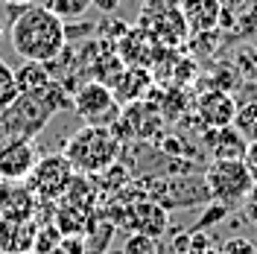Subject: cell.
Segmentation results:
<instances>
[{"label":"cell","instance_id":"obj_1","mask_svg":"<svg viewBox=\"0 0 257 254\" xmlns=\"http://www.w3.org/2000/svg\"><path fill=\"white\" fill-rule=\"evenodd\" d=\"M9 44L24 62L50 64L62 56L67 47L64 35V21L56 18L44 6H21L12 12V27H9Z\"/></svg>","mask_w":257,"mask_h":254},{"label":"cell","instance_id":"obj_2","mask_svg":"<svg viewBox=\"0 0 257 254\" xmlns=\"http://www.w3.org/2000/svg\"><path fill=\"white\" fill-rule=\"evenodd\" d=\"M62 108H70V91L62 82H50L47 88L32 91V94H18L12 105L0 111V132L6 138H27L35 141V135L47 126L50 120Z\"/></svg>","mask_w":257,"mask_h":254},{"label":"cell","instance_id":"obj_3","mask_svg":"<svg viewBox=\"0 0 257 254\" xmlns=\"http://www.w3.org/2000/svg\"><path fill=\"white\" fill-rule=\"evenodd\" d=\"M120 152H123V143L117 141L111 129L102 126H82L76 135H70V141L62 149V155L70 161L73 173L79 175L105 173L111 164L120 161Z\"/></svg>","mask_w":257,"mask_h":254},{"label":"cell","instance_id":"obj_4","mask_svg":"<svg viewBox=\"0 0 257 254\" xmlns=\"http://www.w3.org/2000/svg\"><path fill=\"white\" fill-rule=\"evenodd\" d=\"M202 178L208 184L210 202L222 205L225 210L240 207L254 187V178L245 170L242 161H210Z\"/></svg>","mask_w":257,"mask_h":254},{"label":"cell","instance_id":"obj_5","mask_svg":"<svg viewBox=\"0 0 257 254\" xmlns=\"http://www.w3.org/2000/svg\"><path fill=\"white\" fill-rule=\"evenodd\" d=\"M138 27H144L161 47L181 50L190 38V30L181 15V0H146Z\"/></svg>","mask_w":257,"mask_h":254},{"label":"cell","instance_id":"obj_6","mask_svg":"<svg viewBox=\"0 0 257 254\" xmlns=\"http://www.w3.org/2000/svg\"><path fill=\"white\" fill-rule=\"evenodd\" d=\"M70 108L85 126H102V129H111L120 120V111H123V105L117 102L111 88L94 79H85L70 94Z\"/></svg>","mask_w":257,"mask_h":254},{"label":"cell","instance_id":"obj_7","mask_svg":"<svg viewBox=\"0 0 257 254\" xmlns=\"http://www.w3.org/2000/svg\"><path fill=\"white\" fill-rule=\"evenodd\" d=\"M146 199H152L155 205H161L167 213L176 207H199L210 205V193L202 175L184 173L178 178H158L152 181V187L146 190Z\"/></svg>","mask_w":257,"mask_h":254},{"label":"cell","instance_id":"obj_8","mask_svg":"<svg viewBox=\"0 0 257 254\" xmlns=\"http://www.w3.org/2000/svg\"><path fill=\"white\" fill-rule=\"evenodd\" d=\"M73 175L76 173H73L70 161L64 158L62 152L44 155V158L35 161L32 173L27 175V190H30L35 199H41V202H56V199H62L64 190L70 187Z\"/></svg>","mask_w":257,"mask_h":254},{"label":"cell","instance_id":"obj_9","mask_svg":"<svg viewBox=\"0 0 257 254\" xmlns=\"http://www.w3.org/2000/svg\"><path fill=\"white\" fill-rule=\"evenodd\" d=\"M161 126H164V117L161 108L155 105V99H138V102H128L120 111V120L111 126V132L117 135V141H158L161 138Z\"/></svg>","mask_w":257,"mask_h":254},{"label":"cell","instance_id":"obj_10","mask_svg":"<svg viewBox=\"0 0 257 254\" xmlns=\"http://www.w3.org/2000/svg\"><path fill=\"white\" fill-rule=\"evenodd\" d=\"M149 73H152V82L158 88H184L187 82L196 79V62L181 56L173 47H161L158 59L149 67Z\"/></svg>","mask_w":257,"mask_h":254},{"label":"cell","instance_id":"obj_11","mask_svg":"<svg viewBox=\"0 0 257 254\" xmlns=\"http://www.w3.org/2000/svg\"><path fill=\"white\" fill-rule=\"evenodd\" d=\"M35 161H38L35 141L9 138L6 143H0V178L3 181H27Z\"/></svg>","mask_w":257,"mask_h":254},{"label":"cell","instance_id":"obj_12","mask_svg":"<svg viewBox=\"0 0 257 254\" xmlns=\"http://www.w3.org/2000/svg\"><path fill=\"white\" fill-rule=\"evenodd\" d=\"M114 53L120 56V62L126 64V67H144V70H149L152 62L158 59L161 44L144 30V27L135 24V27H128L126 35L114 44Z\"/></svg>","mask_w":257,"mask_h":254},{"label":"cell","instance_id":"obj_13","mask_svg":"<svg viewBox=\"0 0 257 254\" xmlns=\"http://www.w3.org/2000/svg\"><path fill=\"white\" fill-rule=\"evenodd\" d=\"M167 222H170L167 210L155 205L152 199H135L128 207H123V216L117 219V225L132 228V234H146L155 239L167 231Z\"/></svg>","mask_w":257,"mask_h":254},{"label":"cell","instance_id":"obj_14","mask_svg":"<svg viewBox=\"0 0 257 254\" xmlns=\"http://www.w3.org/2000/svg\"><path fill=\"white\" fill-rule=\"evenodd\" d=\"M193 111L202 129H222L234 123L237 114V99L228 91H205L193 99Z\"/></svg>","mask_w":257,"mask_h":254},{"label":"cell","instance_id":"obj_15","mask_svg":"<svg viewBox=\"0 0 257 254\" xmlns=\"http://www.w3.org/2000/svg\"><path fill=\"white\" fill-rule=\"evenodd\" d=\"M181 15L190 35L216 32L222 21V3L219 0H181Z\"/></svg>","mask_w":257,"mask_h":254},{"label":"cell","instance_id":"obj_16","mask_svg":"<svg viewBox=\"0 0 257 254\" xmlns=\"http://www.w3.org/2000/svg\"><path fill=\"white\" fill-rule=\"evenodd\" d=\"M205 146L213 161H242L248 141L234 126L222 129H205Z\"/></svg>","mask_w":257,"mask_h":254},{"label":"cell","instance_id":"obj_17","mask_svg":"<svg viewBox=\"0 0 257 254\" xmlns=\"http://www.w3.org/2000/svg\"><path fill=\"white\" fill-rule=\"evenodd\" d=\"M152 88H155L152 73L144 70V67H123V73L111 82V94L117 96V102H120V105H128V102L146 99Z\"/></svg>","mask_w":257,"mask_h":254},{"label":"cell","instance_id":"obj_18","mask_svg":"<svg viewBox=\"0 0 257 254\" xmlns=\"http://www.w3.org/2000/svg\"><path fill=\"white\" fill-rule=\"evenodd\" d=\"M35 242V228L27 219H0V254H27Z\"/></svg>","mask_w":257,"mask_h":254},{"label":"cell","instance_id":"obj_19","mask_svg":"<svg viewBox=\"0 0 257 254\" xmlns=\"http://www.w3.org/2000/svg\"><path fill=\"white\" fill-rule=\"evenodd\" d=\"M53 82V73H50L47 64H38V62H24L15 70V85H18V94H32V91H41Z\"/></svg>","mask_w":257,"mask_h":254},{"label":"cell","instance_id":"obj_20","mask_svg":"<svg viewBox=\"0 0 257 254\" xmlns=\"http://www.w3.org/2000/svg\"><path fill=\"white\" fill-rule=\"evenodd\" d=\"M41 6L50 9L56 18H62L64 24H67V21H76V18L85 15L94 6V0H44Z\"/></svg>","mask_w":257,"mask_h":254},{"label":"cell","instance_id":"obj_21","mask_svg":"<svg viewBox=\"0 0 257 254\" xmlns=\"http://www.w3.org/2000/svg\"><path fill=\"white\" fill-rule=\"evenodd\" d=\"M231 126L237 129L248 143L257 141V102L237 105V114H234V123H231Z\"/></svg>","mask_w":257,"mask_h":254},{"label":"cell","instance_id":"obj_22","mask_svg":"<svg viewBox=\"0 0 257 254\" xmlns=\"http://www.w3.org/2000/svg\"><path fill=\"white\" fill-rule=\"evenodd\" d=\"M18 96V85H15V70L6 62H0V111L6 105H12Z\"/></svg>","mask_w":257,"mask_h":254},{"label":"cell","instance_id":"obj_23","mask_svg":"<svg viewBox=\"0 0 257 254\" xmlns=\"http://www.w3.org/2000/svg\"><path fill=\"white\" fill-rule=\"evenodd\" d=\"M62 245V231L59 228H41L35 231V242H32V251L35 254H53L56 248Z\"/></svg>","mask_w":257,"mask_h":254},{"label":"cell","instance_id":"obj_24","mask_svg":"<svg viewBox=\"0 0 257 254\" xmlns=\"http://www.w3.org/2000/svg\"><path fill=\"white\" fill-rule=\"evenodd\" d=\"M158 239L146 237V234H128L123 242V251L120 254H158Z\"/></svg>","mask_w":257,"mask_h":254},{"label":"cell","instance_id":"obj_25","mask_svg":"<svg viewBox=\"0 0 257 254\" xmlns=\"http://www.w3.org/2000/svg\"><path fill=\"white\" fill-rule=\"evenodd\" d=\"M219 254H257V248L251 245V242H248V239L234 237V239H228V242H225Z\"/></svg>","mask_w":257,"mask_h":254},{"label":"cell","instance_id":"obj_26","mask_svg":"<svg viewBox=\"0 0 257 254\" xmlns=\"http://www.w3.org/2000/svg\"><path fill=\"white\" fill-rule=\"evenodd\" d=\"M242 164H245V170L251 173V178H254V184H257V141H251L248 146H245V155H242Z\"/></svg>","mask_w":257,"mask_h":254},{"label":"cell","instance_id":"obj_27","mask_svg":"<svg viewBox=\"0 0 257 254\" xmlns=\"http://www.w3.org/2000/svg\"><path fill=\"white\" fill-rule=\"evenodd\" d=\"M94 6L102 12V15H114L117 6H120V0H94Z\"/></svg>","mask_w":257,"mask_h":254},{"label":"cell","instance_id":"obj_28","mask_svg":"<svg viewBox=\"0 0 257 254\" xmlns=\"http://www.w3.org/2000/svg\"><path fill=\"white\" fill-rule=\"evenodd\" d=\"M219 3H222V9H228V12H242V6L248 0H219Z\"/></svg>","mask_w":257,"mask_h":254},{"label":"cell","instance_id":"obj_29","mask_svg":"<svg viewBox=\"0 0 257 254\" xmlns=\"http://www.w3.org/2000/svg\"><path fill=\"white\" fill-rule=\"evenodd\" d=\"M0 3H6V6H27L30 0H0Z\"/></svg>","mask_w":257,"mask_h":254},{"label":"cell","instance_id":"obj_30","mask_svg":"<svg viewBox=\"0 0 257 254\" xmlns=\"http://www.w3.org/2000/svg\"><path fill=\"white\" fill-rule=\"evenodd\" d=\"M0 38H3V24H0Z\"/></svg>","mask_w":257,"mask_h":254},{"label":"cell","instance_id":"obj_31","mask_svg":"<svg viewBox=\"0 0 257 254\" xmlns=\"http://www.w3.org/2000/svg\"><path fill=\"white\" fill-rule=\"evenodd\" d=\"M27 254H35V251H27Z\"/></svg>","mask_w":257,"mask_h":254}]
</instances>
